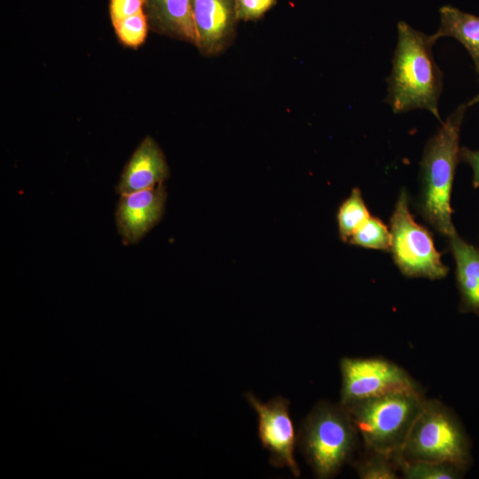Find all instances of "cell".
<instances>
[{
    "label": "cell",
    "mask_w": 479,
    "mask_h": 479,
    "mask_svg": "<svg viewBox=\"0 0 479 479\" xmlns=\"http://www.w3.org/2000/svg\"><path fill=\"white\" fill-rule=\"evenodd\" d=\"M436 42L434 35L419 31L405 21L397 23V41L385 98L393 113L422 109L443 122L438 106L444 75L432 51Z\"/></svg>",
    "instance_id": "1"
},
{
    "label": "cell",
    "mask_w": 479,
    "mask_h": 479,
    "mask_svg": "<svg viewBox=\"0 0 479 479\" xmlns=\"http://www.w3.org/2000/svg\"><path fill=\"white\" fill-rule=\"evenodd\" d=\"M468 106L460 104L427 142L420 162V191L417 209L438 233L456 232L452 221L451 193L459 161V135Z\"/></svg>",
    "instance_id": "2"
},
{
    "label": "cell",
    "mask_w": 479,
    "mask_h": 479,
    "mask_svg": "<svg viewBox=\"0 0 479 479\" xmlns=\"http://www.w3.org/2000/svg\"><path fill=\"white\" fill-rule=\"evenodd\" d=\"M426 400L420 389L405 390L360 400L344 407L365 448L395 456L401 451Z\"/></svg>",
    "instance_id": "3"
},
{
    "label": "cell",
    "mask_w": 479,
    "mask_h": 479,
    "mask_svg": "<svg viewBox=\"0 0 479 479\" xmlns=\"http://www.w3.org/2000/svg\"><path fill=\"white\" fill-rule=\"evenodd\" d=\"M357 437L344 406L320 402L301 425L297 443L316 476L326 479L334 476L351 459Z\"/></svg>",
    "instance_id": "4"
},
{
    "label": "cell",
    "mask_w": 479,
    "mask_h": 479,
    "mask_svg": "<svg viewBox=\"0 0 479 479\" xmlns=\"http://www.w3.org/2000/svg\"><path fill=\"white\" fill-rule=\"evenodd\" d=\"M397 456L447 463L464 472L472 462L470 441L460 420L436 400H426Z\"/></svg>",
    "instance_id": "5"
},
{
    "label": "cell",
    "mask_w": 479,
    "mask_h": 479,
    "mask_svg": "<svg viewBox=\"0 0 479 479\" xmlns=\"http://www.w3.org/2000/svg\"><path fill=\"white\" fill-rule=\"evenodd\" d=\"M393 260L401 273L408 278L441 279L449 268L441 260L429 231L417 224L409 209L405 190L398 195L390 216Z\"/></svg>",
    "instance_id": "6"
},
{
    "label": "cell",
    "mask_w": 479,
    "mask_h": 479,
    "mask_svg": "<svg viewBox=\"0 0 479 479\" xmlns=\"http://www.w3.org/2000/svg\"><path fill=\"white\" fill-rule=\"evenodd\" d=\"M341 402L343 406L389 393L420 389L398 365L381 357H343Z\"/></svg>",
    "instance_id": "7"
},
{
    "label": "cell",
    "mask_w": 479,
    "mask_h": 479,
    "mask_svg": "<svg viewBox=\"0 0 479 479\" xmlns=\"http://www.w3.org/2000/svg\"><path fill=\"white\" fill-rule=\"evenodd\" d=\"M245 397L258 415V436L262 446L270 453V463L276 467H288L298 477L300 468L294 457L297 437L289 413V401L276 397L263 403L250 392Z\"/></svg>",
    "instance_id": "8"
},
{
    "label": "cell",
    "mask_w": 479,
    "mask_h": 479,
    "mask_svg": "<svg viewBox=\"0 0 479 479\" xmlns=\"http://www.w3.org/2000/svg\"><path fill=\"white\" fill-rule=\"evenodd\" d=\"M166 199L167 192L162 184L120 195L115 221L124 244L138 242L161 220Z\"/></svg>",
    "instance_id": "9"
},
{
    "label": "cell",
    "mask_w": 479,
    "mask_h": 479,
    "mask_svg": "<svg viewBox=\"0 0 479 479\" xmlns=\"http://www.w3.org/2000/svg\"><path fill=\"white\" fill-rule=\"evenodd\" d=\"M197 47L203 54L224 51L232 42L238 20L235 0H191Z\"/></svg>",
    "instance_id": "10"
},
{
    "label": "cell",
    "mask_w": 479,
    "mask_h": 479,
    "mask_svg": "<svg viewBox=\"0 0 479 479\" xmlns=\"http://www.w3.org/2000/svg\"><path fill=\"white\" fill-rule=\"evenodd\" d=\"M169 166L155 140L145 137L126 163L116 186V192L127 194L154 187L169 177Z\"/></svg>",
    "instance_id": "11"
},
{
    "label": "cell",
    "mask_w": 479,
    "mask_h": 479,
    "mask_svg": "<svg viewBox=\"0 0 479 479\" xmlns=\"http://www.w3.org/2000/svg\"><path fill=\"white\" fill-rule=\"evenodd\" d=\"M144 11L150 29L197 45L191 0H145Z\"/></svg>",
    "instance_id": "12"
},
{
    "label": "cell",
    "mask_w": 479,
    "mask_h": 479,
    "mask_svg": "<svg viewBox=\"0 0 479 479\" xmlns=\"http://www.w3.org/2000/svg\"><path fill=\"white\" fill-rule=\"evenodd\" d=\"M448 240L456 264L459 310L479 315V248L464 240L457 232Z\"/></svg>",
    "instance_id": "13"
},
{
    "label": "cell",
    "mask_w": 479,
    "mask_h": 479,
    "mask_svg": "<svg viewBox=\"0 0 479 479\" xmlns=\"http://www.w3.org/2000/svg\"><path fill=\"white\" fill-rule=\"evenodd\" d=\"M440 24L434 33L436 40L452 37L460 43L470 55L479 75V16L462 12L452 5L439 9Z\"/></svg>",
    "instance_id": "14"
},
{
    "label": "cell",
    "mask_w": 479,
    "mask_h": 479,
    "mask_svg": "<svg viewBox=\"0 0 479 479\" xmlns=\"http://www.w3.org/2000/svg\"><path fill=\"white\" fill-rule=\"evenodd\" d=\"M370 213L358 188L352 189L342 203L337 213L339 234L343 241H349L354 232L370 217Z\"/></svg>",
    "instance_id": "15"
},
{
    "label": "cell",
    "mask_w": 479,
    "mask_h": 479,
    "mask_svg": "<svg viewBox=\"0 0 479 479\" xmlns=\"http://www.w3.org/2000/svg\"><path fill=\"white\" fill-rule=\"evenodd\" d=\"M399 471L406 479H457L464 471L459 467L441 462L405 460L395 455Z\"/></svg>",
    "instance_id": "16"
},
{
    "label": "cell",
    "mask_w": 479,
    "mask_h": 479,
    "mask_svg": "<svg viewBox=\"0 0 479 479\" xmlns=\"http://www.w3.org/2000/svg\"><path fill=\"white\" fill-rule=\"evenodd\" d=\"M362 479H396L399 470L395 456L365 448V452L354 462Z\"/></svg>",
    "instance_id": "17"
},
{
    "label": "cell",
    "mask_w": 479,
    "mask_h": 479,
    "mask_svg": "<svg viewBox=\"0 0 479 479\" xmlns=\"http://www.w3.org/2000/svg\"><path fill=\"white\" fill-rule=\"evenodd\" d=\"M352 245L390 252L391 234L386 224L378 217L370 216L351 236Z\"/></svg>",
    "instance_id": "18"
},
{
    "label": "cell",
    "mask_w": 479,
    "mask_h": 479,
    "mask_svg": "<svg viewBox=\"0 0 479 479\" xmlns=\"http://www.w3.org/2000/svg\"><path fill=\"white\" fill-rule=\"evenodd\" d=\"M113 27L122 45L137 49L146 39L149 24L144 11L113 23Z\"/></svg>",
    "instance_id": "19"
},
{
    "label": "cell",
    "mask_w": 479,
    "mask_h": 479,
    "mask_svg": "<svg viewBox=\"0 0 479 479\" xmlns=\"http://www.w3.org/2000/svg\"><path fill=\"white\" fill-rule=\"evenodd\" d=\"M276 0H235L238 20H255L275 5Z\"/></svg>",
    "instance_id": "20"
},
{
    "label": "cell",
    "mask_w": 479,
    "mask_h": 479,
    "mask_svg": "<svg viewBox=\"0 0 479 479\" xmlns=\"http://www.w3.org/2000/svg\"><path fill=\"white\" fill-rule=\"evenodd\" d=\"M145 0H109L112 24L129 16L144 12Z\"/></svg>",
    "instance_id": "21"
},
{
    "label": "cell",
    "mask_w": 479,
    "mask_h": 479,
    "mask_svg": "<svg viewBox=\"0 0 479 479\" xmlns=\"http://www.w3.org/2000/svg\"><path fill=\"white\" fill-rule=\"evenodd\" d=\"M459 161L466 162L471 167L473 171V186L479 188V150L460 147Z\"/></svg>",
    "instance_id": "22"
},
{
    "label": "cell",
    "mask_w": 479,
    "mask_h": 479,
    "mask_svg": "<svg viewBox=\"0 0 479 479\" xmlns=\"http://www.w3.org/2000/svg\"><path fill=\"white\" fill-rule=\"evenodd\" d=\"M478 103H479V92L476 95H475L467 104L469 107Z\"/></svg>",
    "instance_id": "23"
}]
</instances>
